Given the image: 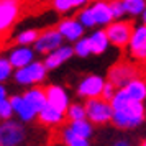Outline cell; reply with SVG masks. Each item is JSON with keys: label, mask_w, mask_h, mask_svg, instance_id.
Returning a JSON list of instances; mask_svg holds the SVG:
<instances>
[{"label": "cell", "mask_w": 146, "mask_h": 146, "mask_svg": "<svg viewBox=\"0 0 146 146\" xmlns=\"http://www.w3.org/2000/svg\"><path fill=\"white\" fill-rule=\"evenodd\" d=\"M141 74L143 72L138 64L128 62V61H120L108 69V82L113 84L117 89H123L128 82H131Z\"/></svg>", "instance_id": "6da1fadb"}, {"label": "cell", "mask_w": 146, "mask_h": 146, "mask_svg": "<svg viewBox=\"0 0 146 146\" xmlns=\"http://www.w3.org/2000/svg\"><path fill=\"white\" fill-rule=\"evenodd\" d=\"M145 118V107L143 102H136L131 100L126 107H123L121 110H115L112 115L113 123L120 128H130V126L139 125Z\"/></svg>", "instance_id": "7a4b0ae2"}, {"label": "cell", "mask_w": 146, "mask_h": 146, "mask_svg": "<svg viewBox=\"0 0 146 146\" xmlns=\"http://www.w3.org/2000/svg\"><path fill=\"white\" fill-rule=\"evenodd\" d=\"M46 74L48 69L44 66V62L35 59L31 64L21 67V69H17L13 72V79L20 86H36L46 79Z\"/></svg>", "instance_id": "3957f363"}, {"label": "cell", "mask_w": 146, "mask_h": 146, "mask_svg": "<svg viewBox=\"0 0 146 146\" xmlns=\"http://www.w3.org/2000/svg\"><path fill=\"white\" fill-rule=\"evenodd\" d=\"M133 23L130 20H115L105 28V33L108 36L110 44L117 48H126L130 44L133 33Z\"/></svg>", "instance_id": "277c9868"}, {"label": "cell", "mask_w": 146, "mask_h": 146, "mask_svg": "<svg viewBox=\"0 0 146 146\" xmlns=\"http://www.w3.org/2000/svg\"><path fill=\"white\" fill-rule=\"evenodd\" d=\"M21 13V0H0V36L7 35Z\"/></svg>", "instance_id": "5b68a950"}, {"label": "cell", "mask_w": 146, "mask_h": 146, "mask_svg": "<svg viewBox=\"0 0 146 146\" xmlns=\"http://www.w3.org/2000/svg\"><path fill=\"white\" fill-rule=\"evenodd\" d=\"M84 107H86L87 117H89V120H90L92 123L102 125V123H107L108 120H112L113 108H112V105H110V102L104 100L102 97L87 99Z\"/></svg>", "instance_id": "8992f818"}, {"label": "cell", "mask_w": 146, "mask_h": 146, "mask_svg": "<svg viewBox=\"0 0 146 146\" xmlns=\"http://www.w3.org/2000/svg\"><path fill=\"white\" fill-rule=\"evenodd\" d=\"M62 43H64V38L61 36L58 28H46V30L40 31V36H38L36 43L33 44V49L38 54L48 56L49 53H53L54 49L62 46Z\"/></svg>", "instance_id": "52a82bcc"}, {"label": "cell", "mask_w": 146, "mask_h": 146, "mask_svg": "<svg viewBox=\"0 0 146 146\" xmlns=\"http://www.w3.org/2000/svg\"><path fill=\"white\" fill-rule=\"evenodd\" d=\"M56 28H58V31L61 33V36L64 38V41H69V43H76L80 38H84V31H86V28L80 25L79 20L76 17L62 18L58 23Z\"/></svg>", "instance_id": "ba28073f"}, {"label": "cell", "mask_w": 146, "mask_h": 146, "mask_svg": "<svg viewBox=\"0 0 146 146\" xmlns=\"http://www.w3.org/2000/svg\"><path fill=\"white\" fill-rule=\"evenodd\" d=\"M105 86V80L102 79L100 76L90 74L86 76L84 79L79 82L77 86V94L84 99H95V97H102V90Z\"/></svg>", "instance_id": "9c48e42d"}, {"label": "cell", "mask_w": 146, "mask_h": 146, "mask_svg": "<svg viewBox=\"0 0 146 146\" xmlns=\"http://www.w3.org/2000/svg\"><path fill=\"white\" fill-rule=\"evenodd\" d=\"M23 138L25 130L21 125L15 121H7L0 125V146H18Z\"/></svg>", "instance_id": "30bf717a"}, {"label": "cell", "mask_w": 146, "mask_h": 146, "mask_svg": "<svg viewBox=\"0 0 146 146\" xmlns=\"http://www.w3.org/2000/svg\"><path fill=\"white\" fill-rule=\"evenodd\" d=\"M35 56H36V51L33 49V46H20V44H15L7 54L8 61L15 71L31 64L35 61Z\"/></svg>", "instance_id": "8fae6325"}, {"label": "cell", "mask_w": 146, "mask_h": 146, "mask_svg": "<svg viewBox=\"0 0 146 146\" xmlns=\"http://www.w3.org/2000/svg\"><path fill=\"white\" fill-rule=\"evenodd\" d=\"M90 8H92L95 25L99 28H107L112 21H115L113 20V15H112V10H110L108 0H97V2H92V3H90Z\"/></svg>", "instance_id": "7c38bea8"}, {"label": "cell", "mask_w": 146, "mask_h": 146, "mask_svg": "<svg viewBox=\"0 0 146 146\" xmlns=\"http://www.w3.org/2000/svg\"><path fill=\"white\" fill-rule=\"evenodd\" d=\"M74 56V48L69 46V44H62L58 49H54L53 53H49L48 56H44V66H46L48 71L51 69H56V67L62 66L66 61H69Z\"/></svg>", "instance_id": "4fadbf2b"}, {"label": "cell", "mask_w": 146, "mask_h": 146, "mask_svg": "<svg viewBox=\"0 0 146 146\" xmlns=\"http://www.w3.org/2000/svg\"><path fill=\"white\" fill-rule=\"evenodd\" d=\"M44 90H46L48 104L54 108H58L59 112L66 113V110L69 108V97H67L66 90L61 86H48Z\"/></svg>", "instance_id": "5bb4252c"}, {"label": "cell", "mask_w": 146, "mask_h": 146, "mask_svg": "<svg viewBox=\"0 0 146 146\" xmlns=\"http://www.w3.org/2000/svg\"><path fill=\"white\" fill-rule=\"evenodd\" d=\"M8 100H10L12 107H13V112H17V115H18L23 121H30V120H33L35 117L38 115L36 110L25 100L23 95H12Z\"/></svg>", "instance_id": "9a60e30c"}, {"label": "cell", "mask_w": 146, "mask_h": 146, "mask_svg": "<svg viewBox=\"0 0 146 146\" xmlns=\"http://www.w3.org/2000/svg\"><path fill=\"white\" fill-rule=\"evenodd\" d=\"M126 94L130 95L131 100H136V102H143L146 99V76L141 74L136 79H133L131 82H128L125 87Z\"/></svg>", "instance_id": "2e32d148"}, {"label": "cell", "mask_w": 146, "mask_h": 146, "mask_svg": "<svg viewBox=\"0 0 146 146\" xmlns=\"http://www.w3.org/2000/svg\"><path fill=\"white\" fill-rule=\"evenodd\" d=\"M89 43H90V49L92 54H104L110 46L108 36L105 33V28L100 30H94L92 33L89 35Z\"/></svg>", "instance_id": "e0dca14e"}, {"label": "cell", "mask_w": 146, "mask_h": 146, "mask_svg": "<svg viewBox=\"0 0 146 146\" xmlns=\"http://www.w3.org/2000/svg\"><path fill=\"white\" fill-rule=\"evenodd\" d=\"M23 97H25V100L36 110V113H40L48 104L46 90H44L43 87H33V89H30V90H27V92L23 94Z\"/></svg>", "instance_id": "ac0fdd59"}, {"label": "cell", "mask_w": 146, "mask_h": 146, "mask_svg": "<svg viewBox=\"0 0 146 146\" xmlns=\"http://www.w3.org/2000/svg\"><path fill=\"white\" fill-rule=\"evenodd\" d=\"M64 115H66L64 112H59L58 108H54V107H51L49 104H46V107L38 113V118H40L41 123L53 126V125L61 123V121L64 120Z\"/></svg>", "instance_id": "d6986e66"}, {"label": "cell", "mask_w": 146, "mask_h": 146, "mask_svg": "<svg viewBox=\"0 0 146 146\" xmlns=\"http://www.w3.org/2000/svg\"><path fill=\"white\" fill-rule=\"evenodd\" d=\"M146 44V25L139 23L136 27L133 28V33H131V40H130V53L136 51L139 48H143Z\"/></svg>", "instance_id": "ffe728a7"}, {"label": "cell", "mask_w": 146, "mask_h": 146, "mask_svg": "<svg viewBox=\"0 0 146 146\" xmlns=\"http://www.w3.org/2000/svg\"><path fill=\"white\" fill-rule=\"evenodd\" d=\"M40 36V30L36 28H25L15 35V43L20 46H33Z\"/></svg>", "instance_id": "44dd1931"}, {"label": "cell", "mask_w": 146, "mask_h": 146, "mask_svg": "<svg viewBox=\"0 0 146 146\" xmlns=\"http://www.w3.org/2000/svg\"><path fill=\"white\" fill-rule=\"evenodd\" d=\"M76 18L79 20V23L86 28V30H94V28H97L95 20H94V13H92V8H90V5L80 8L79 12H77V15H76Z\"/></svg>", "instance_id": "7402d4cb"}, {"label": "cell", "mask_w": 146, "mask_h": 146, "mask_svg": "<svg viewBox=\"0 0 146 146\" xmlns=\"http://www.w3.org/2000/svg\"><path fill=\"white\" fill-rule=\"evenodd\" d=\"M123 7L128 17H141L143 10L146 8V0H123Z\"/></svg>", "instance_id": "603a6c76"}, {"label": "cell", "mask_w": 146, "mask_h": 146, "mask_svg": "<svg viewBox=\"0 0 146 146\" xmlns=\"http://www.w3.org/2000/svg\"><path fill=\"white\" fill-rule=\"evenodd\" d=\"M71 131L76 135V136H79V138H89L90 136V133H92V126L90 123H87L86 120H79V121H72L71 123Z\"/></svg>", "instance_id": "cb8c5ba5"}, {"label": "cell", "mask_w": 146, "mask_h": 146, "mask_svg": "<svg viewBox=\"0 0 146 146\" xmlns=\"http://www.w3.org/2000/svg\"><path fill=\"white\" fill-rule=\"evenodd\" d=\"M66 117L71 121H79V120H86L87 113H86V107L80 104H72L69 105V108L66 110Z\"/></svg>", "instance_id": "d4e9b609"}, {"label": "cell", "mask_w": 146, "mask_h": 146, "mask_svg": "<svg viewBox=\"0 0 146 146\" xmlns=\"http://www.w3.org/2000/svg\"><path fill=\"white\" fill-rule=\"evenodd\" d=\"M74 54L79 56V58H87L92 54V49H90V43H89V36H84L80 38L79 41L74 43Z\"/></svg>", "instance_id": "484cf974"}, {"label": "cell", "mask_w": 146, "mask_h": 146, "mask_svg": "<svg viewBox=\"0 0 146 146\" xmlns=\"http://www.w3.org/2000/svg\"><path fill=\"white\" fill-rule=\"evenodd\" d=\"M13 76V66L10 64L7 56L0 54V84H3L5 80H8Z\"/></svg>", "instance_id": "4316f807"}, {"label": "cell", "mask_w": 146, "mask_h": 146, "mask_svg": "<svg viewBox=\"0 0 146 146\" xmlns=\"http://www.w3.org/2000/svg\"><path fill=\"white\" fill-rule=\"evenodd\" d=\"M62 141H64L67 146H89L87 139L76 136V135L71 131V128H66V130L62 131Z\"/></svg>", "instance_id": "83f0119b"}, {"label": "cell", "mask_w": 146, "mask_h": 146, "mask_svg": "<svg viewBox=\"0 0 146 146\" xmlns=\"http://www.w3.org/2000/svg\"><path fill=\"white\" fill-rule=\"evenodd\" d=\"M108 3H110L113 20H123V17H126L125 7H123V0H108Z\"/></svg>", "instance_id": "f1b7e54d"}, {"label": "cell", "mask_w": 146, "mask_h": 146, "mask_svg": "<svg viewBox=\"0 0 146 146\" xmlns=\"http://www.w3.org/2000/svg\"><path fill=\"white\" fill-rule=\"evenodd\" d=\"M51 7H53L58 13H62V15L72 12V7H71L69 0H51Z\"/></svg>", "instance_id": "f546056e"}, {"label": "cell", "mask_w": 146, "mask_h": 146, "mask_svg": "<svg viewBox=\"0 0 146 146\" xmlns=\"http://www.w3.org/2000/svg\"><path fill=\"white\" fill-rule=\"evenodd\" d=\"M12 115H13V107L10 100L5 99L3 102H0V120H8Z\"/></svg>", "instance_id": "4dcf8cb0"}, {"label": "cell", "mask_w": 146, "mask_h": 146, "mask_svg": "<svg viewBox=\"0 0 146 146\" xmlns=\"http://www.w3.org/2000/svg\"><path fill=\"white\" fill-rule=\"evenodd\" d=\"M115 94H117V87L107 80L105 86H104V90H102V99L107 100V102H110V100L113 99V95H115Z\"/></svg>", "instance_id": "1f68e13d"}, {"label": "cell", "mask_w": 146, "mask_h": 146, "mask_svg": "<svg viewBox=\"0 0 146 146\" xmlns=\"http://www.w3.org/2000/svg\"><path fill=\"white\" fill-rule=\"evenodd\" d=\"M131 56H133V59L136 61V62H139V64H146V44L143 48L136 49V51H133Z\"/></svg>", "instance_id": "d6a6232c"}, {"label": "cell", "mask_w": 146, "mask_h": 146, "mask_svg": "<svg viewBox=\"0 0 146 146\" xmlns=\"http://www.w3.org/2000/svg\"><path fill=\"white\" fill-rule=\"evenodd\" d=\"M89 2H90V0H69V3H71L72 10H80V8L87 7Z\"/></svg>", "instance_id": "836d02e7"}, {"label": "cell", "mask_w": 146, "mask_h": 146, "mask_svg": "<svg viewBox=\"0 0 146 146\" xmlns=\"http://www.w3.org/2000/svg\"><path fill=\"white\" fill-rule=\"evenodd\" d=\"M5 99H7V89L3 84H0V102H3Z\"/></svg>", "instance_id": "e575fe53"}, {"label": "cell", "mask_w": 146, "mask_h": 146, "mask_svg": "<svg viewBox=\"0 0 146 146\" xmlns=\"http://www.w3.org/2000/svg\"><path fill=\"white\" fill-rule=\"evenodd\" d=\"M141 23H143V25H146V8L143 10V13H141Z\"/></svg>", "instance_id": "d590c367"}, {"label": "cell", "mask_w": 146, "mask_h": 146, "mask_svg": "<svg viewBox=\"0 0 146 146\" xmlns=\"http://www.w3.org/2000/svg\"><path fill=\"white\" fill-rule=\"evenodd\" d=\"M115 146H128L126 141H118V143H115Z\"/></svg>", "instance_id": "8d00e7d4"}, {"label": "cell", "mask_w": 146, "mask_h": 146, "mask_svg": "<svg viewBox=\"0 0 146 146\" xmlns=\"http://www.w3.org/2000/svg\"><path fill=\"white\" fill-rule=\"evenodd\" d=\"M141 146H146V141H145V143H143V145H141Z\"/></svg>", "instance_id": "74e56055"}, {"label": "cell", "mask_w": 146, "mask_h": 146, "mask_svg": "<svg viewBox=\"0 0 146 146\" xmlns=\"http://www.w3.org/2000/svg\"><path fill=\"white\" fill-rule=\"evenodd\" d=\"M90 2H97V0H90Z\"/></svg>", "instance_id": "f35d334b"}]
</instances>
